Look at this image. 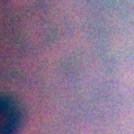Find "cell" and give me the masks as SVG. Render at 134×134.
I'll list each match as a JSON object with an SVG mask.
<instances>
[{
  "label": "cell",
  "instance_id": "1",
  "mask_svg": "<svg viewBox=\"0 0 134 134\" xmlns=\"http://www.w3.org/2000/svg\"><path fill=\"white\" fill-rule=\"evenodd\" d=\"M1 134H15L20 127L22 118L17 103L12 98H1Z\"/></svg>",
  "mask_w": 134,
  "mask_h": 134
}]
</instances>
